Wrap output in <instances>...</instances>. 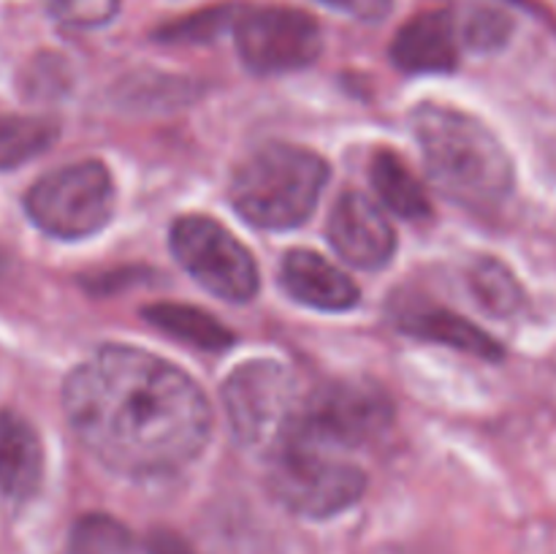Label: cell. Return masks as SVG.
I'll use <instances>...</instances> for the list:
<instances>
[{"label": "cell", "instance_id": "d6986e66", "mask_svg": "<svg viewBox=\"0 0 556 554\" xmlns=\"http://www.w3.org/2000/svg\"><path fill=\"white\" fill-rule=\"evenodd\" d=\"M71 554H134L128 530L109 516H87L76 525Z\"/></svg>", "mask_w": 556, "mask_h": 554}, {"label": "cell", "instance_id": "9c48e42d", "mask_svg": "<svg viewBox=\"0 0 556 554\" xmlns=\"http://www.w3.org/2000/svg\"><path fill=\"white\" fill-rule=\"evenodd\" d=\"M233 36L239 58L253 74H288L307 68L324 49L318 22L307 11L288 5L242 11L233 20Z\"/></svg>", "mask_w": 556, "mask_h": 554}, {"label": "cell", "instance_id": "8992f818", "mask_svg": "<svg viewBox=\"0 0 556 554\" xmlns=\"http://www.w3.org/2000/svg\"><path fill=\"white\" fill-rule=\"evenodd\" d=\"M114 199L109 168L98 161H81L36 179L25 196V210L49 237L85 239L112 221Z\"/></svg>", "mask_w": 556, "mask_h": 554}, {"label": "cell", "instance_id": "ac0fdd59", "mask_svg": "<svg viewBox=\"0 0 556 554\" xmlns=\"http://www.w3.org/2000/svg\"><path fill=\"white\" fill-rule=\"evenodd\" d=\"M470 288L478 302L500 318H510L525 307V291L514 272L497 259H481L470 269Z\"/></svg>", "mask_w": 556, "mask_h": 554}, {"label": "cell", "instance_id": "3957f363", "mask_svg": "<svg viewBox=\"0 0 556 554\" xmlns=\"http://www.w3.org/2000/svg\"><path fill=\"white\" fill-rule=\"evenodd\" d=\"M329 182V163L313 150L266 144L250 152L231 177V204L250 226L296 228L315 212Z\"/></svg>", "mask_w": 556, "mask_h": 554}, {"label": "cell", "instance_id": "2e32d148", "mask_svg": "<svg viewBox=\"0 0 556 554\" xmlns=\"http://www.w3.org/2000/svg\"><path fill=\"white\" fill-rule=\"evenodd\" d=\"M141 315L147 318V324L161 329L163 335L201 348V351H226V348L233 345L231 331L220 320L212 318L210 313H204L199 307L163 302L150 304L147 310H141Z\"/></svg>", "mask_w": 556, "mask_h": 554}, {"label": "cell", "instance_id": "52a82bcc", "mask_svg": "<svg viewBox=\"0 0 556 554\" xmlns=\"http://www.w3.org/2000/svg\"><path fill=\"white\" fill-rule=\"evenodd\" d=\"M269 489L277 503L307 519H329L362 500L367 476L329 451L288 443L275 451Z\"/></svg>", "mask_w": 556, "mask_h": 554}, {"label": "cell", "instance_id": "603a6c76", "mask_svg": "<svg viewBox=\"0 0 556 554\" xmlns=\"http://www.w3.org/2000/svg\"><path fill=\"white\" fill-rule=\"evenodd\" d=\"M320 3L331 5L337 11H345V14L356 16V20L380 22L391 14L394 0H320Z\"/></svg>", "mask_w": 556, "mask_h": 554}, {"label": "cell", "instance_id": "30bf717a", "mask_svg": "<svg viewBox=\"0 0 556 554\" xmlns=\"http://www.w3.org/2000/svg\"><path fill=\"white\" fill-rule=\"evenodd\" d=\"M329 242L358 269H383L396 250V234L367 196L348 190L329 215Z\"/></svg>", "mask_w": 556, "mask_h": 554}, {"label": "cell", "instance_id": "7402d4cb", "mask_svg": "<svg viewBox=\"0 0 556 554\" xmlns=\"http://www.w3.org/2000/svg\"><path fill=\"white\" fill-rule=\"evenodd\" d=\"M226 22H233L231 11L217 9V11H204V14L188 16L182 22H174L166 25V30L161 33L166 41H199V38H212L226 27Z\"/></svg>", "mask_w": 556, "mask_h": 554}, {"label": "cell", "instance_id": "e0dca14e", "mask_svg": "<svg viewBox=\"0 0 556 554\" xmlns=\"http://www.w3.org/2000/svg\"><path fill=\"white\" fill-rule=\"evenodd\" d=\"M60 136V125L49 117L0 114V172L22 166L47 152Z\"/></svg>", "mask_w": 556, "mask_h": 554}, {"label": "cell", "instance_id": "ba28073f", "mask_svg": "<svg viewBox=\"0 0 556 554\" xmlns=\"http://www.w3.org/2000/svg\"><path fill=\"white\" fill-rule=\"evenodd\" d=\"M172 250L190 277L215 297L244 304L258 293V266L250 250L212 217H179L172 226Z\"/></svg>", "mask_w": 556, "mask_h": 554}, {"label": "cell", "instance_id": "7c38bea8", "mask_svg": "<svg viewBox=\"0 0 556 554\" xmlns=\"http://www.w3.org/2000/svg\"><path fill=\"white\" fill-rule=\"evenodd\" d=\"M282 288L307 307L342 313L358 304V286L313 250H291L280 266Z\"/></svg>", "mask_w": 556, "mask_h": 554}, {"label": "cell", "instance_id": "7a4b0ae2", "mask_svg": "<svg viewBox=\"0 0 556 554\" xmlns=\"http://www.w3.org/2000/svg\"><path fill=\"white\" fill-rule=\"evenodd\" d=\"M413 134L429 179L445 199L470 212H494L514 193V161L481 119L440 103H421L413 112Z\"/></svg>", "mask_w": 556, "mask_h": 554}, {"label": "cell", "instance_id": "6da1fadb", "mask_svg": "<svg viewBox=\"0 0 556 554\" xmlns=\"http://www.w3.org/2000/svg\"><path fill=\"white\" fill-rule=\"evenodd\" d=\"M63 405L103 467L141 481L182 470L212 432L199 383L141 348L106 345L85 358L65 380Z\"/></svg>", "mask_w": 556, "mask_h": 554}, {"label": "cell", "instance_id": "5b68a950", "mask_svg": "<svg viewBox=\"0 0 556 554\" xmlns=\"http://www.w3.org/2000/svg\"><path fill=\"white\" fill-rule=\"evenodd\" d=\"M394 402L380 386L367 380H340L302 402L299 421L288 443L309 449H356L391 427ZM282 449V445H280Z\"/></svg>", "mask_w": 556, "mask_h": 554}, {"label": "cell", "instance_id": "9a60e30c", "mask_svg": "<svg viewBox=\"0 0 556 554\" xmlns=\"http://www.w3.org/2000/svg\"><path fill=\"white\" fill-rule=\"evenodd\" d=\"M369 179H372V188L378 190L380 201L400 217L424 221L432 212L427 190H424L416 174L405 166V161L396 152H375L372 166H369Z\"/></svg>", "mask_w": 556, "mask_h": 554}, {"label": "cell", "instance_id": "277c9868", "mask_svg": "<svg viewBox=\"0 0 556 554\" xmlns=\"http://www.w3.org/2000/svg\"><path fill=\"white\" fill-rule=\"evenodd\" d=\"M223 405L239 443L277 451L291 438L302 411L296 375L275 358L239 364L223 383Z\"/></svg>", "mask_w": 556, "mask_h": 554}, {"label": "cell", "instance_id": "4fadbf2b", "mask_svg": "<svg viewBox=\"0 0 556 554\" xmlns=\"http://www.w3.org/2000/svg\"><path fill=\"white\" fill-rule=\"evenodd\" d=\"M43 478V449L38 432L25 416L0 411V494L25 503L38 492Z\"/></svg>", "mask_w": 556, "mask_h": 554}, {"label": "cell", "instance_id": "cb8c5ba5", "mask_svg": "<svg viewBox=\"0 0 556 554\" xmlns=\"http://www.w3.org/2000/svg\"><path fill=\"white\" fill-rule=\"evenodd\" d=\"M147 549L150 554H199L190 543H185L177 532H168V530H155L147 541Z\"/></svg>", "mask_w": 556, "mask_h": 554}, {"label": "cell", "instance_id": "44dd1931", "mask_svg": "<svg viewBox=\"0 0 556 554\" xmlns=\"http://www.w3.org/2000/svg\"><path fill=\"white\" fill-rule=\"evenodd\" d=\"M49 14L68 27H101L114 20L119 0H43Z\"/></svg>", "mask_w": 556, "mask_h": 554}, {"label": "cell", "instance_id": "8fae6325", "mask_svg": "<svg viewBox=\"0 0 556 554\" xmlns=\"http://www.w3.org/2000/svg\"><path fill=\"white\" fill-rule=\"evenodd\" d=\"M391 60L407 74H448L459 63V30L448 11H427L400 27Z\"/></svg>", "mask_w": 556, "mask_h": 554}, {"label": "cell", "instance_id": "5bb4252c", "mask_svg": "<svg viewBox=\"0 0 556 554\" xmlns=\"http://www.w3.org/2000/svg\"><path fill=\"white\" fill-rule=\"evenodd\" d=\"M400 329L413 337H421V340L440 342V345H451L456 351L489 358V362H497L505 356L503 345L492 335H486L481 326L445 307L407 310L400 318Z\"/></svg>", "mask_w": 556, "mask_h": 554}, {"label": "cell", "instance_id": "ffe728a7", "mask_svg": "<svg viewBox=\"0 0 556 554\" xmlns=\"http://www.w3.org/2000/svg\"><path fill=\"white\" fill-rule=\"evenodd\" d=\"M510 33H514V20L503 9H492V5L470 11L459 27L462 41L476 52H494V49L505 47Z\"/></svg>", "mask_w": 556, "mask_h": 554}]
</instances>
